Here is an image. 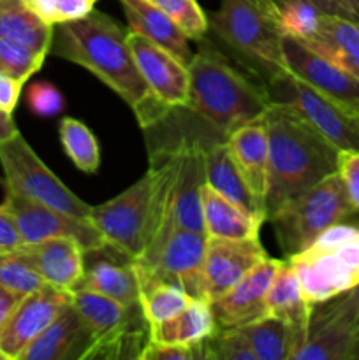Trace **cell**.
<instances>
[{"instance_id":"1","label":"cell","mask_w":359,"mask_h":360,"mask_svg":"<svg viewBox=\"0 0 359 360\" xmlns=\"http://www.w3.org/2000/svg\"><path fill=\"white\" fill-rule=\"evenodd\" d=\"M127 34L129 28L94 9L80 20L55 25L49 53L90 70L132 109L143 129H151L175 109L158 101L144 83Z\"/></svg>"},{"instance_id":"2","label":"cell","mask_w":359,"mask_h":360,"mask_svg":"<svg viewBox=\"0 0 359 360\" xmlns=\"http://www.w3.org/2000/svg\"><path fill=\"white\" fill-rule=\"evenodd\" d=\"M180 146L150 153V169L111 200L92 206L90 221L104 241L136 260L171 218Z\"/></svg>"},{"instance_id":"3","label":"cell","mask_w":359,"mask_h":360,"mask_svg":"<svg viewBox=\"0 0 359 360\" xmlns=\"http://www.w3.org/2000/svg\"><path fill=\"white\" fill-rule=\"evenodd\" d=\"M270 137L266 221L285 202L338 171L340 151L303 120L271 104L264 115Z\"/></svg>"},{"instance_id":"4","label":"cell","mask_w":359,"mask_h":360,"mask_svg":"<svg viewBox=\"0 0 359 360\" xmlns=\"http://www.w3.org/2000/svg\"><path fill=\"white\" fill-rule=\"evenodd\" d=\"M189 111L196 112L222 137L245 123L259 120L270 109L264 84L250 79L208 37L197 42L189 63Z\"/></svg>"},{"instance_id":"5","label":"cell","mask_w":359,"mask_h":360,"mask_svg":"<svg viewBox=\"0 0 359 360\" xmlns=\"http://www.w3.org/2000/svg\"><path fill=\"white\" fill-rule=\"evenodd\" d=\"M208 28L263 84L285 70L284 34L271 0H220L208 13Z\"/></svg>"},{"instance_id":"6","label":"cell","mask_w":359,"mask_h":360,"mask_svg":"<svg viewBox=\"0 0 359 360\" xmlns=\"http://www.w3.org/2000/svg\"><path fill=\"white\" fill-rule=\"evenodd\" d=\"M287 260L310 306L347 294L359 285V227L333 225Z\"/></svg>"},{"instance_id":"7","label":"cell","mask_w":359,"mask_h":360,"mask_svg":"<svg viewBox=\"0 0 359 360\" xmlns=\"http://www.w3.org/2000/svg\"><path fill=\"white\" fill-rule=\"evenodd\" d=\"M359 213L348 199L340 174L333 172L301 195L294 197L267 221L273 225L275 238L285 259L303 252L324 231Z\"/></svg>"},{"instance_id":"8","label":"cell","mask_w":359,"mask_h":360,"mask_svg":"<svg viewBox=\"0 0 359 360\" xmlns=\"http://www.w3.org/2000/svg\"><path fill=\"white\" fill-rule=\"evenodd\" d=\"M270 104L280 105L312 127L338 151H359V116L291 72L277 74L264 83Z\"/></svg>"},{"instance_id":"9","label":"cell","mask_w":359,"mask_h":360,"mask_svg":"<svg viewBox=\"0 0 359 360\" xmlns=\"http://www.w3.org/2000/svg\"><path fill=\"white\" fill-rule=\"evenodd\" d=\"M0 165L6 190L90 221L92 206L70 192L58 176L37 157L21 134L0 143Z\"/></svg>"},{"instance_id":"10","label":"cell","mask_w":359,"mask_h":360,"mask_svg":"<svg viewBox=\"0 0 359 360\" xmlns=\"http://www.w3.org/2000/svg\"><path fill=\"white\" fill-rule=\"evenodd\" d=\"M206 238L168 221L132 264L137 271L178 285L190 297L206 301L203 278Z\"/></svg>"},{"instance_id":"11","label":"cell","mask_w":359,"mask_h":360,"mask_svg":"<svg viewBox=\"0 0 359 360\" xmlns=\"http://www.w3.org/2000/svg\"><path fill=\"white\" fill-rule=\"evenodd\" d=\"M2 206L13 217L23 246L37 245L51 238L76 239L84 252H94L108 245L101 232L92 225V221L70 217L27 197L18 195L11 190H6V199Z\"/></svg>"},{"instance_id":"12","label":"cell","mask_w":359,"mask_h":360,"mask_svg":"<svg viewBox=\"0 0 359 360\" xmlns=\"http://www.w3.org/2000/svg\"><path fill=\"white\" fill-rule=\"evenodd\" d=\"M282 55L287 72L305 81L352 115L359 116V77L333 65L289 35L282 39Z\"/></svg>"},{"instance_id":"13","label":"cell","mask_w":359,"mask_h":360,"mask_svg":"<svg viewBox=\"0 0 359 360\" xmlns=\"http://www.w3.org/2000/svg\"><path fill=\"white\" fill-rule=\"evenodd\" d=\"M359 336V322L336 297L315 304L308 333L294 360H351Z\"/></svg>"},{"instance_id":"14","label":"cell","mask_w":359,"mask_h":360,"mask_svg":"<svg viewBox=\"0 0 359 360\" xmlns=\"http://www.w3.org/2000/svg\"><path fill=\"white\" fill-rule=\"evenodd\" d=\"M267 257L260 239L206 238L203 264L206 301L222 297Z\"/></svg>"},{"instance_id":"15","label":"cell","mask_w":359,"mask_h":360,"mask_svg":"<svg viewBox=\"0 0 359 360\" xmlns=\"http://www.w3.org/2000/svg\"><path fill=\"white\" fill-rule=\"evenodd\" d=\"M136 65L151 94L171 109H187L190 98L189 65L160 46L129 30L127 34Z\"/></svg>"},{"instance_id":"16","label":"cell","mask_w":359,"mask_h":360,"mask_svg":"<svg viewBox=\"0 0 359 360\" xmlns=\"http://www.w3.org/2000/svg\"><path fill=\"white\" fill-rule=\"evenodd\" d=\"M70 302V292L44 285L25 295L11 319L0 329V352L9 360H20L28 345L60 315Z\"/></svg>"},{"instance_id":"17","label":"cell","mask_w":359,"mask_h":360,"mask_svg":"<svg viewBox=\"0 0 359 360\" xmlns=\"http://www.w3.org/2000/svg\"><path fill=\"white\" fill-rule=\"evenodd\" d=\"M180 162L172 186L171 218L175 225L189 231L204 232L203 188L206 186V143L199 139H182Z\"/></svg>"},{"instance_id":"18","label":"cell","mask_w":359,"mask_h":360,"mask_svg":"<svg viewBox=\"0 0 359 360\" xmlns=\"http://www.w3.org/2000/svg\"><path fill=\"white\" fill-rule=\"evenodd\" d=\"M280 260L267 257L222 297L211 301L218 329H239L267 316L266 297Z\"/></svg>"},{"instance_id":"19","label":"cell","mask_w":359,"mask_h":360,"mask_svg":"<svg viewBox=\"0 0 359 360\" xmlns=\"http://www.w3.org/2000/svg\"><path fill=\"white\" fill-rule=\"evenodd\" d=\"M77 288L108 295L127 308L139 304V283L132 259L109 245L84 252V271Z\"/></svg>"},{"instance_id":"20","label":"cell","mask_w":359,"mask_h":360,"mask_svg":"<svg viewBox=\"0 0 359 360\" xmlns=\"http://www.w3.org/2000/svg\"><path fill=\"white\" fill-rule=\"evenodd\" d=\"M95 336L73 302L32 341L20 360H84Z\"/></svg>"},{"instance_id":"21","label":"cell","mask_w":359,"mask_h":360,"mask_svg":"<svg viewBox=\"0 0 359 360\" xmlns=\"http://www.w3.org/2000/svg\"><path fill=\"white\" fill-rule=\"evenodd\" d=\"M21 253L30 260L46 285L73 292L84 271V250L73 238H51L37 245L23 246Z\"/></svg>"},{"instance_id":"22","label":"cell","mask_w":359,"mask_h":360,"mask_svg":"<svg viewBox=\"0 0 359 360\" xmlns=\"http://www.w3.org/2000/svg\"><path fill=\"white\" fill-rule=\"evenodd\" d=\"M225 143L246 185L250 186L256 199L264 206L267 165H270V137H267V125L264 116L232 130L225 137Z\"/></svg>"},{"instance_id":"23","label":"cell","mask_w":359,"mask_h":360,"mask_svg":"<svg viewBox=\"0 0 359 360\" xmlns=\"http://www.w3.org/2000/svg\"><path fill=\"white\" fill-rule=\"evenodd\" d=\"M299 42L333 65L359 77V21L324 13L315 30Z\"/></svg>"},{"instance_id":"24","label":"cell","mask_w":359,"mask_h":360,"mask_svg":"<svg viewBox=\"0 0 359 360\" xmlns=\"http://www.w3.org/2000/svg\"><path fill=\"white\" fill-rule=\"evenodd\" d=\"M120 4L129 21V30L160 46L185 65L192 62L194 51L190 48V39L160 7L155 6L151 0H120Z\"/></svg>"},{"instance_id":"25","label":"cell","mask_w":359,"mask_h":360,"mask_svg":"<svg viewBox=\"0 0 359 360\" xmlns=\"http://www.w3.org/2000/svg\"><path fill=\"white\" fill-rule=\"evenodd\" d=\"M206 181L215 192L224 195L236 206L266 220V210L246 185L225 139L215 141L206 146Z\"/></svg>"},{"instance_id":"26","label":"cell","mask_w":359,"mask_h":360,"mask_svg":"<svg viewBox=\"0 0 359 360\" xmlns=\"http://www.w3.org/2000/svg\"><path fill=\"white\" fill-rule=\"evenodd\" d=\"M266 309L267 316L284 320L285 323L292 327V330L298 336L299 347H301L306 338V333H308V323L313 306H310L305 295H303L296 271L292 269L291 262L287 259L280 260L277 274H275L273 281H271L270 292H267L266 297Z\"/></svg>"},{"instance_id":"27","label":"cell","mask_w":359,"mask_h":360,"mask_svg":"<svg viewBox=\"0 0 359 360\" xmlns=\"http://www.w3.org/2000/svg\"><path fill=\"white\" fill-rule=\"evenodd\" d=\"M218 330L211 304L203 299H192L189 306L171 319L148 326V338L151 343L183 345L194 347L201 345Z\"/></svg>"},{"instance_id":"28","label":"cell","mask_w":359,"mask_h":360,"mask_svg":"<svg viewBox=\"0 0 359 360\" xmlns=\"http://www.w3.org/2000/svg\"><path fill=\"white\" fill-rule=\"evenodd\" d=\"M203 220L208 238L220 239H259L260 227L266 221L236 206L208 183L203 188Z\"/></svg>"},{"instance_id":"29","label":"cell","mask_w":359,"mask_h":360,"mask_svg":"<svg viewBox=\"0 0 359 360\" xmlns=\"http://www.w3.org/2000/svg\"><path fill=\"white\" fill-rule=\"evenodd\" d=\"M53 28L21 0H0V37L20 42L37 53L48 55Z\"/></svg>"},{"instance_id":"30","label":"cell","mask_w":359,"mask_h":360,"mask_svg":"<svg viewBox=\"0 0 359 360\" xmlns=\"http://www.w3.org/2000/svg\"><path fill=\"white\" fill-rule=\"evenodd\" d=\"M257 360H292L299 341L289 323L275 316H264L257 322L239 327Z\"/></svg>"},{"instance_id":"31","label":"cell","mask_w":359,"mask_h":360,"mask_svg":"<svg viewBox=\"0 0 359 360\" xmlns=\"http://www.w3.org/2000/svg\"><path fill=\"white\" fill-rule=\"evenodd\" d=\"M70 302L77 309L81 319L92 329L95 340L108 336L113 330L118 329L139 308V304L127 308V306L120 304L118 301L108 297V295L84 290V288H76V290L70 292Z\"/></svg>"},{"instance_id":"32","label":"cell","mask_w":359,"mask_h":360,"mask_svg":"<svg viewBox=\"0 0 359 360\" xmlns=\"http://www.w3.org/2000/svg\"><path fill=\"white\" fill-rule=\"evenodd\" d=\"M136 274L139 283V306L148 326L171 319L192 302L194 297L178 285L158 280L143 271L136 269Z\"/></svg>"},{"instance_id":"33","label":"cell","mask_w":359,"mask_h":360,"mask_svg":"<svg viewBox=\"0 0 359 360\" xmlns=\"http://www.w3.org/2000/svg\"><path fill=\"white\" fill-rule=\"evenodd\" d=\"M63 151L81 172L95 174L101 167V144L95 134L81 120L65 116L58 125Z\"/></svg>"},{"instance_id":"34","label":"cell","mask_w":359,"mask_h":360,"mask_svg":"<svg viewBox=\"0 0 359 360\" xmlns=\"http://www.w3.org/2000/svg\"><path fill=\"white\" fill-rule=\"evenodd\" d=\"M0 285L20 295H28L44 287V280L21 250L0 255Z\"/></svg>"},{"instance_id":"35","label":"cell","mask_w":359,"mask_h":360,"mask_svg":"<svg viewBox=\"0 0 359 360\" xmlns=\"http://www.w3.org/2000/svg\"><path fill=\"white\" fill-rule=\"evenodd\" d=\"M151 2L160 7L190 41H203L210 32L208 14L197 0H151Z\"/></svg>"},{"instance_id":"36","label":"cell","mask_w":359,"mask_h":360,"mask_svg":"<svg viewBox=\"0 0 359 360\" xmlns=\"http://www.w3.org/2000/svg\"><path fill=\"white\" fill-rule=\"evenodd\" d=\"M322 14V11L317 9L313 4L294 0L277 7V23L282 34L303 41L315 30Z\"/></svg>"},{"instance_id":"37","label":"cell","mask_w":359,"mask_h":360,"mask_svg":"<svg viewBox=\"0 0 359 360\" xmlns=\"http://www.w3.org/2000/svg\"><path fill=\"white\" fill-rule=\"evenodd\" d=\"M44 58V53H37L20 42L0 37V67L4 72L11 74L23 83L41 70Z\"/></svg>"},{"instance_id":"38","label":"cell","mask_w":359,"mask_h":360,"mask_svg":"<svg viewBox=\"0 0 359 360\" xmlns=\"http://www.w3.org/2000/svg\"><path fill=\"white\" fill-rule=\"evenodd\" d=\"M204 360H257L239 329H218L203 343Z\"/></svg>"},{"instance_id":"39","label":"cell","mask_w":359,"mask_h":360,"mask_svg":"<svg viewBox=\"0 0 359 360\" xmlns=\"http://www.w3.org/2000/svg\"><path fill=\"white\" fill-rule=\"evenodd\" d=\"M27 105L35 116L51 118L62 112L65 101L58 88L48 81H37L27 88Z\"/></svg>"},{"instance_id":"40","label":"cell","mask_w":359,"mask_h":360,"mask_svg":"<svg viewBox=\"0 0 359 360\" xmlns=\"http://www.w3.org/2000/svg\"><path fill=\"white\" fill-rule=\"evenodd\" d=\"M141 360H204L203 343L194 347L183 345H160L148 341Z\"/></svg>"},{"instance_id":"41","label":"cell","mask_w":359,"mask_h":360,"mask_svg":"<svg viewBox=\"0 0 359 360\" xmlns=\"http://www.w3.org/2000/svg\"><path fill=\"white\" fill-rule=\"evenodd\" d=\"M338 174L344 181L348 199L359 211V151L338 153Z\"/></svg>"},{"instance_id":"42","label":"cell","mask_w":359,"mask_h":360,"mask_svg":"<svg viewBox=\"0 0 359 360\" xmlns=\"http://www.w3.org/2000/svg\"><path fill=\"white\" fill-rule=\"evenodd\" d=\"M21 248H23V241H21L20 231L9 211L0 204V255L18 252Z\"/></svg>"},{"instance_id":"43","label":"cell","mask_w":359,"mask_h":360,"mask_svg":"<svg viewBox=\"0 0 359 360\" xmlns=\"http://www.w3.org/2000/svg\"><path fill=\"white\" fill-rule=\"evenodd\" d=\"M94 0H55V25L80 20L94 11Z\"/></svg>"},{"instance_id":"44","label":"cell","mask_w":359,"mask_h":360,"mask_svg":"<svg viewBox=\"0 0 359 360\" xmlns=\"http://www.w3.org/2000/svg\"><path fill=\"white\" fill-rule=\"evenodd\" d=\"M23 84V81L16 79V77L11 76V74L0 70V108H2L4 111L13 115L18 102H20Z\"/></svg>"},{"instance_id":"45","label":"cell","mask_w":359,"mask_h":360,"mask_svg":"<svg viewBox=\"0 0 359 360\" xmlns=\"http://www.w3.org/2000/svg\"><path fill=\"white\" fill-rule=\"evenodd\" d=\"M21 299H23V295L16 294V292L9 290L7 287L0 285V329H2L4 323L11 319V315H13L14 309L18 308Z\"/></svg>"},{"instance_id":"46","label":"cell","mask_w":359,"mask_h":360,"mask_svg":"<svg viewBox=\"0 0 359 360\" xmlns=\"http://www.w3.org/2000/svg\"><path fill=\"white\" fill-rule=\"evenodd\" d=\"M18 134H20V130H18L16 123H14L13 115L0 108V143L13 139Z\"/></svg>"},{"instance_id":"47","label":"cell","mask_w":359,"mask_h":360,"mask_svg":"<svg viewBox=\"0 0 359 360\" xmlns=\"http://www.w3.org/2000/svg\"><path fill=\"white\" fill-rule=\"evenodd\" d=\"M338 9V14L348 20L359 21V0H331Z\"/></svg>"},{"instance_id":"48","label":"cell","mask_w":359,"mask_h":360,"mask_svg":"<svg viewBox=\"0 0 359 360\" xmlns=\"http://www.w3.org/2000/svg\"><path fill=\"white\" fill-rule=\"evenodd\" d=\"M336 299L340 301V304L344 306L345 309H348V311H351L352 315L355 316V320L359 322V285L355 288H352L351 292H347V294L338 295Z\"/></svg>"},{"instance_id":"49","label":"cell","mask_w":359,"mask_h":360,"mask_svg":"<svg viewBox=\"0 0 359 360\" xmlns=\"http://www.w3.org/2000/svg\"><path fill=\"white\" fill-rule=\"evenodd\" d=\"M271 2L275 4V7H278V6H282V4L294 2V0H271ZM305 2L313 4L317 9L322 11V13H326V14H338V9L334 7V4L331 2V0H305ZM338 16H340V14H338Z\"/></svg>"},{"instance_id":"50","label":"cell","mask_w":359,"mask_h":360,"mask_svg":"<svg viewBox=\"0 0 359 360\" xmlns=\"http://www.w3.org/2000/svg\"><path fill=\"white\" fill-rule=\"evenodd\" d=\"M351 360H359V336H358V341H355V347H354V352H352Z\"/></svg>"},{"instance_id":"51","label":"cell","mask_w":359,"mask_h":360,"mask_svg":"<svg viewBox=\"0 0 359 360\" xmlns=\"http://www.w3.org/2000/svg\"><path fill=\"white\" fill-rule=\"evenodd\" d=\"M21 2H23V4H27V6L30 7V9H32V6H34V4L37 2V0H21Z\"/></svg>"},{"instance_id":"52","label":"cell","mask_w":359,"mask_h":360,"mask_svg":"<svg viewBox=\"0 0 359 360\" xmlns=\"http://www.w3.org/2000/svg\"><path fill=\"white\" fill-rule=\"evenodd\" d=\"M0 360H9V359H7V357H6V355H4V354H2V352H0Z\"/></svg>"},{"instance_id":"53","label":"cell","mask_w":359,"mask_h":360,"mask_svg":"<svg viewBox=\"0 0 359 360\" xmlns=\"http://www.w3.org/2000/svg\"><path fill=\"white\" fill-rule=\"evenodd\" d=\"M0 70H2V67H0Z\"/></svg>"}]
</instances>
